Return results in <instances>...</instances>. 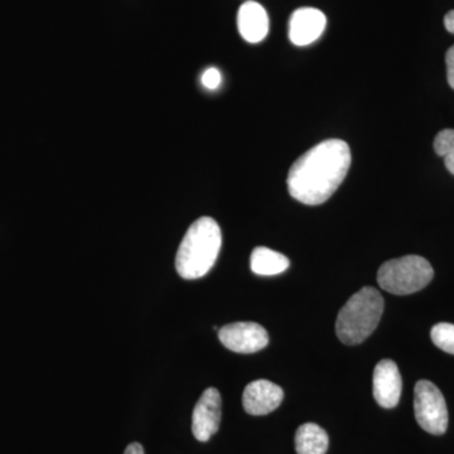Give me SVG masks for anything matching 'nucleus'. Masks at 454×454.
I'll return each instance as SVG.
<instances>
[{"label": "nucleus", "instance_id": "nucleus-14", "mask_svg": "<svg viewBox=\"0 0 454 454\" xmlns=\"http://www.w3.org/2000/svg\"><path fill=\"white\" fill-rule=\"evenodd\" d=\"M433 343L447 354L454 355V325L438 324L430 333Z\"/></svg>", "mask_w": 454, "mask_h": 454}, {"label": "nucleus", "instance_id": "nucleus-18", "mask_svg": "<svg viewBox=\"0 0 454 454\" xmlns=\"http://www.w3.org/2000/svg\"><path fill=\"white\" fill-rule=\"evenodd\" d=\"M124 454H145V448L139 443H131L125 450Z\"/></svg>", "mask_w": 454, "mask_h": 454}, {"label": "nucleus", "instance_id": "nucleus-12", "mask_svg": "<svg viewBox=\"0 0 454 454\" xmlns=\"http://www.w3.org/2000/svg\"><path fill=\"white\" fill-rule=\"evenodd\" d=\"M289 265L291 262L286 255L265 247H255L250 256V268L256 276H278L284 273Z\"/></svg>", "mask_w": 454, "mask_h": 454}, {"label": "nucleus", "instance_id": "nucleus-6", "mask_svg": "<svg viewBox=\"0 0 454 454\" xmlns=\"http://www.w3.org/2000/svg\"><path fill=\"white\" fill-rule=\"evenodd\" d=\"M219 340L230 351L254 354L267 348L269 334L262 325L255 322H235L221 328Z\"/></svg>", "mask_w": 454, "mask_h": 454}, {"label": "nucleus", "instance_id": "nucleus-13", "mask_svg": "<svg viewBox=\"0 0 454 454\" xmlns=\"http://www.w3.org/2000/svg\"><path fill=\"white\" fill-rule=\"evenodd\" d=\"M328 444L327 432L315 423L301 424L295 433L297 454H325Z\"/></svg>", "mask_w": 454, "mask_h": 454}, {"label": "nucleus", "instance_id": "nucleus-19", "mask_svg": "<svg viewBox=\"0 0 454 454\" xmlns=\"http://www.w3.org/2000/svg\"><path fill=\"white\" fill-rule=\"evenodd\" d=\"M444 26H446L448 32L453 33L454 35V11H450V13H447V16L444 17Z\"/></svg>", "mask_w": 454, "mask_h": 454}, {"label": "nucleus", "instance_id": "nucleus-2", "mask_svg": "<svg viewBox=\"0 0 454 454\" xmlns=\"http://www.w3.org/2000/svg\"><path fill=\"white\" fill-rule=\"evenodd\" d=\"M221 245L219 223L211 217L196 220L187 230L176 255L179 277L187 280L205 277L219 258Z\"/></svg>", "mask_w": 454, "mask_h": 454}, {"label": "nucleus", "instance_id": "nucleus-5", "mask_svg": "<svg viewBox=\"0 0 454 454\" xmlns=\"http://www.w3.org/2000/svg\"><path fill=\"white\" fill-rule=\"evenodd\" d=\"M415 419L430 434L442 435L448 428V409L443 394L433 382L420 380L414 389Z\"/></svg>", "mask_w": 454, "mask_h": 454}, {"label": "nucleus", "instance_id": "nucleus-1", "mask_svg": "<svg viewBox=\"0 0 454 454\" xmlns=\"http://www.w3.org/2000/svg\"><path fill=\"white\" fill-rule=\"evenodd\" d=\"M351 160V149L343 140L319 143L291 167L286 178L289 193L304 205H322L342 184Z\"/></svg>", "mask_w": 454, "mask_h": 454}, {"label": "nucleus", "instance_id": "nucleus-4", "mask_svg": "<svg viewBox=\"0 0 454 454\" xmlns=\"http://www.w3.org/2000/svg\"><path fill=\"white\" fill-rule=\"evenodd\" d=\"M434 277L428 260L419 255H406L389 260L378 271L381 289L395 295L413 294L426 288Z\"/></svg>", "mask_w": 454, "mask_h": 454}, {"label": "nucleus", "instance_id": "nucleus-20", "mask_svg": "<svg viewBox=\"0 0 454 454\" xmlns=\"http://www.w3.org/2000/svg\"><path fill=\"white\" fill-rule=\"evenodd\" d=\"M444 164H446V168L450 170V173L454 176V153L444 158Z\"/></svg>", "mask_w": 454, "mask_h": 454}, {"label": "nucleus", "instance_id": "nucleus-7", "mask_svg": "<svg viewBox=\"0 0 454 454\" xmlns=\"http://www.w3.org/2000/svg\"><path fill=\"white\" fill-rule=\"evenodd\" d=\"M221 394L215 387L203 391L193 409L192 432L197 441H210L221 424Z\"/></svg>", "mask_w": 454, "mask_h": 454}, {"label": "nucleus", "instance_id": "nucleus-10", "mask_svg": "<svg viewBox=\"0 0 454 454\" xmlns=\"http://www.w3.org/2000/svg\"><path fill=\"white\" fill-rule=\"evenodd\" d=\"M283 389L274 382L256 380L247 384L243 394L245 411L250 415H267L282 404Z\"/></svg>", "mask_w": 454, "mask_h": 454}, {"label": "nucleus", "instance_id": "nucleus-3", "mask_svg": "<svg viewBox=\"0 0 454 454\" xmlns=\"http://www.w3.org/2000/svg\"><path fill=\"white\" fill-rule=\"evenodd\" d=\"M384 313V298L378 289L365 286L355 293L340 309L336 333L340 342L354 346L364 342L376 330Z\"/></svg>", "mask_w": 454, "mask_h": 454}, {"label": "nucleus", "instance_id": "nucleus-16", "mask_svg": "<svg viewBox=\"0 0 454 454\" xmlns=\"http://www.w3.org/2000/svg\"><path fill=\"white\" fill-rule=\"evenodd\" d=\"M221 74L217 68H207L202 74V85L208 90H216L221 85Z\"/></svg>", "mask_w": 454, "mask_h": 454}, {"label": "nucleus", "instance_id": "nucleus-9", "mask_svg": "<svg viewBox=\"0 0 454 454\" xmlns=\"http://www.w3.org/2000/svg\"><path fill=\"white\" fill-rule=\"evenodd\" d=\"M325 22L324 12L319 9H297L289 20V40L295 46H309L321 37Z\"/></svg>", "mask_w": 454, "mask_h": 454}, {"label": "nucleus", "instance_id": "nucleus-11", "mask_svg": "<svg viewBox=\"0 0 454 454\" xmlns=\"http://www.w3.org/2000/svg\"><path fill=\"white\" fill-rule=\"evenodd\" d=\"M238 28L245 41L259 43L267 37L269 32L267 11L259 3H244L239 9Z\"/></svg>", "mask_w": 454, "mask_h": 454}, {"label": "nucleus", "instance_id": "nucleus-8", "mask_svg": "<svg viewBox=\"0 0 454 454\" xmlns=\"http://www.w3.org/2000/svg\"><path fill=\"white\" fill-rule=\"evenodd\" d=\"M403 381L394 361L381 360L373 370L372 393L378 404L385 409L395 408L402 396Z\"/></svg>", "mask_w": 454, "mask_h": 454}, {"label": "nucleus", "instance_id": "nucleus-15", "mask_svg": "<svg viewBox=\"0 0 454 454\" xmlns=\"http://www.w3.org/2000/svg\"><path fill=\"white\" fill-rule=\"evenodd\" d=\"M434 151L439 157L446 158L454 153V130L443 129L439 131L434 139Z\"/></svg>", "mask_w": 454, "mask_h": 454}, {"label": "nucleus", "instance_id": "nucleus-17", "mask_svg": "<svg viewBox=\"0 0 454 454\" xmlns=\"http://www.w3.org/2000/svg\"><path fill=\"white\" fill-rule=\"evenodd\" d=\"M446 65L448 83L454 90V46L447 51Z\"/></svg>", "mask_w": 454, "mask_h": 454}]
</instances>
